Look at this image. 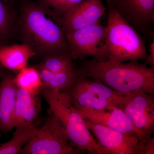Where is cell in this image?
<instances>
[{
    "label": "cell",
    "mask_w": 154,
    "mask_h": 154,
    "mask_svg": "<svg viewBox=\"0 0 154 154\" xmlns=\"http://www.w3.org/2000/svg\"><path fill=\"white\" fill-rule=\"evenodd\" d=\"M107 27L100 20L94 25L65 33L70 52L73 59L92 57L106 60L105 40Z\"/></svg>",
    "instance_id": "52a82bcc"
},
{
    "label": "cell",
    "mask_w": 154,
    "mask_h": 154,
    "mask_svg": "<svg viewBox=\"0 0 154 154\" xmlns=\"http://www.w3.org/2000/svg\"><path fill=\"white\" fill-rule=\"evenodd\" d=\"M119 15L145 36L152 34L154 21V0H108Z\"/></svg>",
    "instance_id": "30bf717a"
},
{
    "label": "cell",
    "mask_w": 154,
    "mask_h": 154,
    "mask_svg": "<svg viewBox=\"0 0 154 154\" xmlns=\"http://www.w3.org/2000/svg\"><path fill=\"white\" fill-rule=\"evenodd\" d=\"M85 0H39L45 5L51 9L62 19L70 11L80 5Z\"/></svg>",
    "instance_id": "44dd1931"
},
{
    "label": "cell",
    "mask_w": 154,
    "mask_h": 154,
    "mask_svg": "<svg viewBox=\"0 0 154 154\" xmlns=\"http://www.w3.org/2000/svg\"><path fill=\"white\" fill-rule=\"evenodd\" d=\"M20 10L21 38L36 55L70 54L61 21L51 9L40 2L26 0L21 3Z\"/></svg>",
    "instance_id": "6da1fadb"
},
{
    "label": "cell",
    "mask_w": 154,
    "mask_h": 154,
    "mask_svg": "<svg viewBox=\"0 0 154 154\" xmlns=\"http://www.w3.org/2000/svg\"><path fill=\"white\" fill-rule=\"evenodd\" d=\"M76 73L78 75L99 80L122 94L142 91L154 94V67L137 60L125 63L93 58L83 63Z\"/></svg>",
    "instance_id": "7a4b0ae2"
},
{
    "label": "cell",
    "mask_w": 154,
    "mask_h": 154,
    "mask_svg": "<svg viewBox=\"0 0 154 154\" xmlns=\"http://www.w3.org/2000/svg\"><path fill=\"white\" fill-rule=\"evenodd\" d=\"M10 7L14 6L17 2V0H4Z\"/></svg>",
    "instance_id": "cb8c5ba5"
},
{
    "label": "cell",
    "mask_w": 154,
    "mask_h": 154,
    "mask_svg": "<svg viewBox=\"0 0 154 154\" xmlns=\"http://www.w3.org/2000/svg\"><path fill=\"white\" fill-rule=\"evenodd\" d=\"M154 154V137H151L143 145V154Z\"/></svg>",
    "instance_id": "7402d4cb"
},
{
    "label": "cell",
    "mask_w": 154,
    "mask_h": 154,
    "mask_svg": "<svg viewBox=\"0 0 154 154\" xmlns=\"http://www.w3.org/2000/svg\"><path fill=\"white\" fill-rule=\"evenodd\" d=\"M41 109L39 95L18 88L14 110V128L33 124Z\"/></svg>",
    "instance_id": "5bb4252c"
},
{
    "label": "cell",
    "mask_w": 154,
    "mask_h": 154,
    "mask_svg": "<svg viewBox=\"0 0 154 154\" xmlns=\"http://www.w3.org/2000/svg\"><path fill=\"white\" fill-rule=\"evenodd\" d=\"M17 88L30 93L39 95L42 88L40 75L36 67H25L14 77Z\"/></svg>",
    "instance_id": "ac0fdd59"
},
{
    "label": "cell",
    "mask_w": 154,
    "mask_h": 154,
    "mask_svg": "<svg viewBox=\"0 0 154 154\" xmlns=\"http://www.w3.org/2000/svg\"><path fill=\"white\" fill-rule=\"evenodd\" d=\"M106 9L102 0H85L62 19L65 33L94 25L104 16Z\"/></svg>",
    "instance_id": "8fae6325"
},
{
    "label": "cell",
    "mask_w": 154,
    "mask_h": 154,
    "mask_svg": "<svg viewBox=\"0 0 154 154\" xmlns=\"http://www.w3.org/2000/svg\"><path fill=\"white\" fill-rule=\"evenodd\" d=\"M119 108L141 135L146 143L154 132V95L142 91L128 93Z\"/></svg>",
    "instance_id": "ba28073f"
},
{
    "label": "cell",
    "mask_w": 154,
    "mask_h": 154,
    "mask_svg": "<svg viewBox=\"0 0 154 154\" xmlns=\"http://www.w3.org/2000/svg\"><path fill=\"white\" fill-rule=\"evenodd\" d=\"M41 91L51 112L64 127L73 147L80 152L86 151L89 154H109L88 129L85 119L72 106L66 93L45 89Z\"/></svg>",
    "instance_id": "3957f363"
},
{
    "label": "cell",
    "mask_w": 154,
    "mask_h": 154,
    "mask_svg": "<svg viewBox=\"0 0 154 154\" xmlns=\"http://www.w3.org/2000/svg\"><path fill=\"white\" fill-rule=\"evenodd\" d=\"M36 55L28 45H2L0 47V65L13 71L21 70L27 66L29 59Z\"/></svg>",
    "instance_id": "9a60e30c"
},
{
    "label": "cell",
    "mask_w": 154,
    "mask_h": 154,
    "mask_svg": "<svg viewBox=\"0 0 154 154\" xmlns=\"http://www.w3.org/2000/svg\"><path fill=\"white\" fill-rule=\"evenodd\" d=\"M15 31V19L11 7L4 0H0V42L3 44L11 39Z\"/></svg>",
    "instance_id": "d6986e66"
},
{
    "label": "cell",
    "mask_w": 154,
    "mask_h": 154,
    "mask_svg": "<svg viewBox=\"0 0 154 154\" xmlns=\"http://www.w3.org/2000/svg\"><path fill=\"white\" fill-rule=\"evenodd\" d=\"M36 68L40 75L42 84V89L57 91L66 90L72 85L77 76L75 70L53 72L38 65Z\"/></svg>",
    "instance_id": "2e32d148"
},
{
    "label": "cell",
    "mask_w": 154,
    "mask_h": 154,
    "mask_svg": "<svg viewBox=\"0 0 154 154\" xmlns=\"http://www.w3.org/2000/svg\"><path fill=\"white\" fill-rule=\"evenodd\" d=\"M77 110H109L119 107L125 94L114 91L99 80L77 75L69 88L63 90Z\"/></svg>",
    "instance_id": "5b68a950"
},
{
    "label": "cell",
    "mask_w": 154,
    "mask_h": 154,
    "mask_svg": "<svg viewBox=\"0 0 154 154\" xmlns=\"http://www.w3.org/2000/svg\"><path fill=\"white\" fill-rule=\"evenodd\" d=\"M107 7L105 40L106 60L113 63L146 60L148 57L146 49L137 31L108 3Z\"/></svg>",
    "instance_id": "277c9868"
},
{
    "label": "cell",
    "mask_w": 154,
    "mask_h": 154,
    "mask_svg": "<svg viewBox=\"0 0 154 154\" xmlns=\"http://www.w3.org/2000/svg\"><path fill=\"white\" fill-rule=\"evenodd\" d=\"M81 152L71 144L61 122L51 112L42 125L36 127L21 154H78Z\"/></svg>",
    "instance_id": "8992f818"
},
{
    "label": "cell",
    "mask_w": 154,
    "mask_h": 154,
    "mask_svg": "<svg viewBox=\"0 0 154 154\" xmlns=\"http://www.w3.org/2000/svg\"><path fill=\"white\" fill-rule=\"evenodd\" d=\"M36 126L34 124L27 127H17L10 140L0 145V154H21L23 148L33 134Z\"/></svg>",
    "instance_id": "e0dca14e"
},
{
    "label": "cell",
    "mask_w": 154,
    "mask_h": 154,
    "mask_svg": "<svg viewBox=\"0 0 154 154\" xmlns=\"http://www.w3.org/2000/svg\"><path fill=\"white\" fill-rule=\"evenodd\" d=\"M150 54H148L147 58L146 61V63L149 64L152 67H154V38L151 44L150 45Z\"/></svg>",
    "instance_id": "603a6c76"
},
{
    "label": "cell",
    "mask_w": 154,
    "mask_h": 154,
    "mask_svg": "<svg viewBox=\"0 0 154 154\" xmlns=\"http://www.w3.org/2000/svg\"><path fill=\"white\" fill-rule=\"evenodd\" d=\"M77 111L84 119L134 136L138 138L140 143H145L141 135L134 127L123 110L119 107H114L107 110L84 109Z\"/></svg>",
    "instance_id": "7c38bea8"
},
{
    "label": "cell",
    "mask_w": 154,
    "mask_h": 154,
    "mask_svg": "<svg viewBox=\"0 0 154 154\" xmlns=\"http://www.w3.org/2000/svg\"><path fill=\"white\" fill-rule=\"evenodd\" d=\"M18 88L14 77L8 75L0 82V131L7 134L14 129V113Z\"/></svg>",
    "instance_id": "4fadbf2b"
},
{
    "label": "cell",
    "mask_w": 154,
    "mask_h": 154,
    "mask_svg": "<svg viewBox=\"0 0 154 154\" xmlns=\"http://www.w3.org/2000/svg\"><path fill=\"white\" fill-rule=\"evenodd\" d=\"M73 60L70 54L49 55L45 57L43 61L38 65L53 72L72 71L75 70Z\"/></svg>",
    "instance_id": "ffe728a7"
},
{
    "label": "cell",
    "mask_w": 154,
    "mask_h": 154,
    "mask_svg": "<svg viewBox=\"0 0 154 154\" xmlns=\"http://www.w3.org/2000/svg\"><path fill=\"white\" fill-rule=\"evenodd\" d=\"M84 119L88 129L108 154H143V144L137 137Z\"/></svg>",
    "instance_id": "9c48e42d"
},
{
    "label": "cell",
    "mask_w": 154,
    "mask_h": 154,
    "mask_svg": "<svg viewBox=\"0 0 154 154\" xmlns=\"http://www.w3.org/2000/svg\"><path fill=\"white\" fill-rule=\"evenodd\" d=\"M2 45H3L2 44V43H1V42H0V47H1V46H2Z\"/></svg>",
    "instance_id": "d4e9b609"
}]
</instances>
